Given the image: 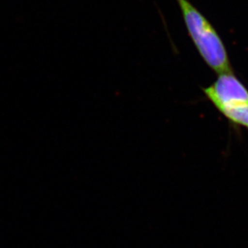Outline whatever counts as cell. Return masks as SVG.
I'll return each mask as SVG.
<instances>
[{
  "label": "cell",
  "mask_w": 248,
  "mask_h": 248,
  "mask_svg": "<svg viewBox=\"0 0 248 248\" xmlns=\"http://www.w3.org/2000/svg\"><path fill=\"white\" fill-rule=\"evenodd\" d=\"M177 2L188 35L205 64L217 75L234 73L224 42L210 20L189 0Z\"/></svg>",
  "instance_id": "obj_1"
},
{
  "label": "cell",
  "mask_w": 248,
  "mask_h": 248,
  "mask_svg": "<svg viewBox=\"0 0 248 248\" xmlns=\"http://www.w3.org/2000/svg\"><path fill=\"white\" fill-rule=\"evenodd\" d=\"M202 91L218 111L248 101V89L234 73L219 74L214 83L204 87Z\"/></svg>",
  "instance_id": "obj_2"
},
{
  "label": "cell",
  "mask_w": 248,
  "mask_h": 248,
  "mask_svg": "<svg viewBox=\"0 0 248 248\" xmlns=\"http://www.w3.org/2000/svg\"><path fill=\"white\" fill-rule=\"evenodd\" d=\"M219 112L233 126H241L248 130V101L223 108Z\"/></svg>",
  "instance_id": "obj_3"
}]
</instances>
